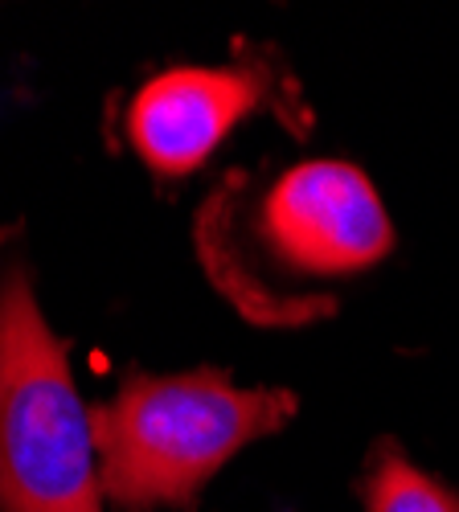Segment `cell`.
Instances as JSON below:
<instances>
[{"instance_id": "7a4b0ae2", "label": "cell", "mask_w": 459, "mask_h": 512, "mask_svg": "<svg viewBox=\"0 0 459 512\" xmlns=\"http://www.w3.org/2000/svg\"><path fill=\"white\" fill-rule=\"evenodd\" d=\"M95 418L25 271L0 283V512H103Z\"/></svg>"}, {"instance_id": "277c9868", "label": "cell", "mask_w": 459, "mask_h": 512, "mask_svg": "<svg viewBox=\"0 0 459 512\" xmlns=\"http://www.w3.org/2000/svg\"><path fill=\"white\" fill-rule=\"evenodd\" d=\"M267 103V78L250 66L169 70L132 99L128 136L160 177H185L210 160L234 123Z\"/></svg>"}, {"instance_id": "6da1fadb", "label": "cell", "mask_w": 459, "mask_h": 512, "mask_svg": "<svg viewBox=\"0 0 459 512\" xmlns=\"http://www.w3.org/2000/svg\"><path fill=\"white\" fill-rule=\"evenodd\" d=\"M296 414L287 390H238L201 369L177 377H123L119 394L95 410L103 492L123 512L185 508L201 484Z\"/></svg>"}, {"instance_id": "5b68a950", "label": "cell", "mask_w": 459, "mask_h": 512, "mask_svg": "<svg viewBox=\"0 0 459 512\" xmlns=\"http://www.w3.org/2000/svg\"><path fill=\"white\" fill-rule=\"evenodd\" d=\"M365 512H459V496L386 451L365 480Z\"/></svg>"}, {"instance_id": "3957f363", "label": "cell", "mask_w": 459, "mask_h": 512, "mask_svg": "<svg viewBox=\"0 0 459 512\" xmlns=\"http://www.w3.org/2000/svg\"><path fill=\"white\" fill-rule=\"evenodd\" d=\"M255 230L275 271L291 279H345L394 250L378 189L345 160L287 168L263 193Z\"/></svg>"}]
</instances>
